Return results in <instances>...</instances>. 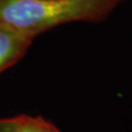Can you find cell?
<instances>
[{
	"label": "cell",
	"instance_id": "cell-1",
	"mask_svg": "<svg viewBox=\"0 0 132 132\" xmlns=\"http://www.w3.org/2000/svg\"><path fill=\"white\" fill-rule=\"evenodd\" d=\"M126 0H0V26L35 38L75 21H100Z\"/></svg>",
	"mask_w": 132,
	"mask_h": 132
},
{
	"label": "cell",
	"instance_id": "cell-2",
	"mask_svg": "<svg viewBox=\"0 0 132 132\" xmlns=\"http://www.w3.org/2000/svg\"><path fill=\"white\" fill-rule=\"evenodd\" d=\"M33 39L0 26V73L21 59Z\"/></svg>",
	"mask_w": 132,
	"mask_h": 132
},
{
	"label": "cell",
	"instance_id": "cell-3",
	"mask_svg": "<svg viewBox=\"0 0 132 132\" xmlns=\"http://www.w3.org/2000/svg\"><path fill=\"white\" fill-rule=\"evenodd\" d=\"M6 132H60L50 121L41 117L18 116L10 119H0Z\"/></svg>",
	"mask_w": 132,
	"mask_h": 132
},
{
	"label": "cell",
	"instance_id": "cell-4",
	"mask_svg": "<svg viewBox=\"0 0 132 132\" xmlns=\"http://www.w3.org/2000/svg\"><path fill=\"white\" fill-rule=\"evenodd\" d=\"M0 132H6V130L3 129V127H2V125H1V122H0Z\"/></svg>",
	"mask_w": 132,
	"mask_h": 132
}]
</instances>
